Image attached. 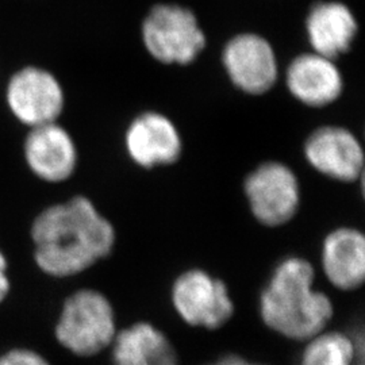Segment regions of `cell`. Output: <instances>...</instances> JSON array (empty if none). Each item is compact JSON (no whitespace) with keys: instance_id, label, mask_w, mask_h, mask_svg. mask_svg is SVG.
<instances>
[{"instance_id":"obj_5","label":"cell","mask_w":365,"mask_h":365,"mask_svg":"<svg viewBox=\"0 0 365 365\" xmlns=\"http://www.w3.org/2000/svg\"><path fill=\"white\" fill-rule=\"evenodd\" d=\"M170 303L187 327L209 331L222 329L235 313L227 284L202 268L185 269L175 277Z\"/></svg>"},{"instance_id":"obj_16","label":"cell","mask_w":365,"mask_h":365,"mask_svg":"<svg viewBox=\"0 0 365 365\" xmlns=\"http://www.w3.org/2000/svg\"><path fill=\"white\" fill-rule=\"evenodd\" d=\"M299 365H363V341L341 330H327L303 342Z\"/></svg>"},{"instance_id":"obj_12","label":"cell","mask_w":365,"mask_h":365,"mask_svg":"<svg viewBox=\"0 0 365 365\" xmlns=\"http://www.w3.org/2000/svg\"><path fill=\"white\" fill-rule=\"evenodd\" d=\"M321 268L331 287L353 292L365 282V235L351 226H341L325 237Z\"/></svg>"},{"instance_id":"obj_3","label":"cell","mask_w":365,"mask_h":365,"mask_svg":"<svg viewBox=\"0 0 365 365\" xmlns=\"http://www.w3.org/2000/svg\"><path fill=\"white\" fill-rule=\"evenodd\" d=\"M117 315L103 292L81 288L66 298L56 325V339L80 357L110 349L118 333Z\"/></svg>"},{"instance_id":"obj_19","label":"cell","mask_w":365,"mask_h":365,"mask_svg":"<svg viewBox=\"0 0 365 365\" xmlns=\"http://www.w3.org/2000/svg\"><path fill=\"white\" fill-rule=\"evenodd\" d=\"M207 365H264L259 364V363H255V361H250L248 359L242 357V356H238V354H226V356H222L218 360H215L214 363Z\"/></svg>"},{"instance_id":"obj_9","label":"cell","mask_w":365,"mask_h":365,"mask_svg":"<svg viewBox=\"0 0 365 365\" xmlns=\"http://www.w3.org/2000/svg\"><path fill=\"white\" fill-rule=\"evenodd\" d=\"M304 156L314 170L339 182L357 180L364 170V150L352 131L324 126L310 134Z\"/></svg>"},{"instance_id":"obj_7","label":"cell","mask_w":365,"mask_h":365,"mask_svg":"<svg viewBox=\"0 0 365 365\" xmlns=\"http://www.w3.org/2000/svg\"><path fill=\"white\" fill-rule=\"evenodd\" d=\"M6 98L14 117L30 129L57 122L66 105L60 81L38 66H26L15 72L9 81Z\"/></svg>"},{"instance_id":"obj_1","label":"cell","mask_w":365,"mask_h":365,"mask_svg":"<svg viewBox=\"0 0 365 365\" xmlns=\"http://www.w3.org/2000/svg\"><path fill=\"white\" fill-rule=\"evenodd\" d=\"M34 259L42 272L71 277L107 259L117 233L86 196H75L39 212L31 226Z\"/></svg>"},{"instance_id":"obj_6","label":"cell","mask_w":365,"mask_h":365,"mask_svg":"<svg viewBox=\"0 0 365 365\" xmlns=\"http://www.w3.org/2000/svg\"><path fill=\"white\" fill-rule=\"evenodd\" d=\"M245 195L256 221L267 227H279L299 210V180L286 164L268 161L249 173Z\"/></svg>"},{"instance_id":"obj_2","label":"cell","mask_w":365,"mask_h":365,"mask_svg":"<svg viewBox=\"0 0 365 365\" xmlns=\"http://www.w3.org/2000/svg\"><path fill=\"white\" fill-rule=\"evenodd\" d=\"M313 264L299 256L279 261L259 295V315L268 330L283 339L306 342L327 330L334 304L315 287Z\"/></svg>"},{"instance_id":"obj_10","label":"cell","mask_w":365,"mask_h":365,"mask_svg":"<svg viewBox=\"0 0 365 365\" xmlns=\"http://www.w3.org/2000/svg\"><path fill=\"white\" fill-rule=\"evenodd\" d=\"M131 160L146 170L176 163L182 152L180 133L170 118L146 111L134 118L125 134Z\"/></svg>"},{"instance_id":"obj_17","label":"cell","mask_w":365,"mask_h":365,"mask_svg":"<svg viewBox=\"0 0 365 365\" xmlns=\"http://www.w3.org/2000/svg\"><path fill=\"white\" fill-rule=\"evenodd\" d=\"M0 365H51L38 353L29 349H14L0 357Z\"/></svg>"},{"instance_id":"obj_15","label":"cell","mask_w":365,"mask_h":365,"mask_svg":"<svg viewBox=\"0 0 365 365\" xmlns=\"http://www.w3.org/2000/svg\"><path fill=\"white\" fill-rule=\"evenodd\" d=\"M110 351L114 365H182L170 337L146 321L118 330Z\"/></svg>"},{"instance_id":"obj_11","label":"cell","mask_w":365,"mask_h":365,"mask_svg":"<svg viewBox=\"0 0 365 365\" xmlns=\"http://www.w3.org/2000/svg\"><path fill=\"white\" fill-rule=\"evenodd\" d=\"M24 152L30 170L43 182H66L78 165L75 141L57 122L31 128Z\"/></svg>"},{"instance_id":"obj_13","label":"cell","mask_w":365,"mask_h":365,"mask_svg":"<svg viewBox=\"0 0 365 365\" xmlns=\"http://www.w3.org/2000/svg\"><path fill=\"white\" fill-rule=\"evenodd\" d=\"M289 93L304 106L327 107L344 91V78L334 60L317 53L295 57L286 71Z\"/></svg>"},{"instance_id":"obj_8","label":"cell","mask_w":365,"mask_h":365,"mask_svg":"<svg viewBox=\"0 0 365 365\" xmlns=\"http://www.w3.org/2000/svg\"><path fill=\"white\" fill-rule=\"evenodd\" d=\"M222 63L230 81L249 95L269 91L277 80V60L268 39L242 33L230 39L222 53Z\"/></svg>"},{"instance_id":"obj_18","label":"cell","mask_w":365,"mask_h":365,"mask_svg":"<svg viewBox=\"0 0 365 365\" xmlns=\"http://www.w3.org/2000/svg\"><path fill=\"white\" fill-rule=\"evenodd\" d=\"M10 291V282L7 276V261L4 255L0 252V302L7 297Z\"/></svg>"},{"instance_id":"obj_4","label":"cell","mask_w":365,"mask_h":365,"mask_svg":"<svg viewBox=\"0 0 365 365\" xmlns=\"http://www.w3.org/2000/svg\"><path fill=\"white\" fill-rule=\"evenodd\" d=\"M206 41L195 14L178 4H157L143 24L146 51L167 66L194 63L206 48Z\"/></svg>"},{"instance_id":"obj_14","label":"cell","mask_w":365,"mask_h":365,"mask_svg":"<svg viewBox=\"0 0 365 365\" xmlns=\"http://www.w3.org/2000/svg\"><path fill=\"white\" fill-rule=\"evenodd\" d=\"M357 31L354 14L341 1H319L306 18V34L313 52L331 60L351 49Z\"/></svg>"}]
</instances>
